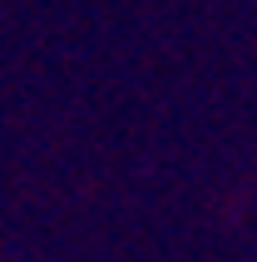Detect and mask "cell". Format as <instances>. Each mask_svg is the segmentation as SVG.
Listing matches in <instances>:
<instances>
[]
</instances>
